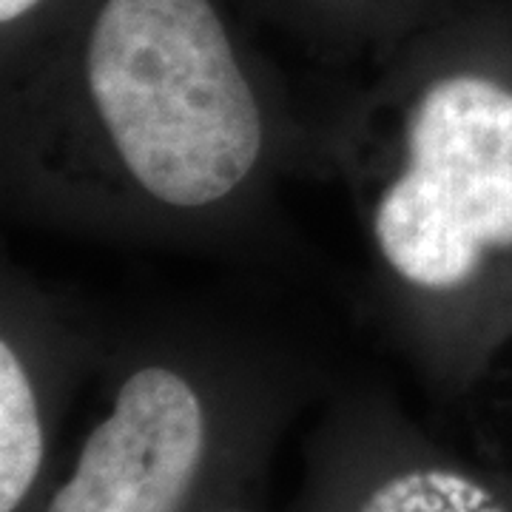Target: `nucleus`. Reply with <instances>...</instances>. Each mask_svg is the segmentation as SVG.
<instances>
[{"label": "nucleus", "mask_w": 512, "mask_h": 512, "mask_svg": "<svg viewBox=\"0 0 512 512\" xmlns=\"http://www.w3.org/2000/svg\"><path fill=\"white\" fill-rule=\"evenodd\" d=\"M367 237L404 296L447 305L512 254V89L473 69L404 94Z\"/></svg>", "instance_id": "f03ea898"}, {"label": "nucleus", "mask_w": 512, "mask_h": 512, "mask_svg": "<svg viewBox=\"0 0 512 512\" xmlns=\"http://www.w3.org/2000/svg\"><path fill=\"white\" fill-rule=\"evenodd\" d=\"M43 0H0V23L9 29L23 18H29Z\"/></svg>", "instance_id": "39448f33"}, {"label": "nucleus", "mask_w": 512, "mask_h": 512, "mask_svg": "<svg viewBox=\"0 0 512 512\" xmlns=\"http://www.w3.org/2000/svg\"><path fill=\"white\" fill-rule=\"evenodd\" d=\"M46 439L32 373L9 330L0 342V512H18L43 467Z\"/></svg>", "instance_id": "20e7f679"}, {"label": "nucleus", "mask_w": 512, "mask_h": 512, "mask_svg": "<svg viewBox=\"0 0 512 512\" xmlns=\"http://www.w3.org/2000/svg\"><path fill=\"white\" fill-rule=\"evenodd\" d=\"M60 97L80 163L154 217L228 208L271 146L262 92L214 0H103Z\"/></svg>", "instance_id": "f257e3e1"}, {"label": "nucleus", "mask_w": 512, "mask_h": 512, "mask_svg": "<svg viewBox=\"0 0 512 512\" xmlns=\"http://www.w3.org/2000/svg\"><path fill=\"white\" fill-rule=\"evenodd\" d=\"M205 441L194 384L168 365L137 367L46 512H180L200 476Z\"/></svg>", "instance_id": "7ed1b4c3"}]
</instances>
